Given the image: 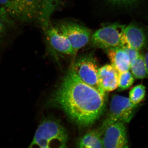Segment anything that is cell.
<instances>
[{"instance_id": "6da1fadb", "label": "cell", "mask_w": 148, "mask_h": 148, "mask_svg": "<svg viewBox=\"0 0 148 148\" xmlns=\"http://www.w3.org/2000/svg\"><path fill=\"white\" fill-rule=\"evenodd\" d=\"M106 96L82 81L71 68L46 106L62 109L77 125L93 124L104 111Z\"/></svg>"}, {"instance_id": "7a4b0ae2", "label": "cell", "mask_w": 148, "mask_h": 148, "mask_svg": "<svg viewBox=\"0 0 148 148\" xmlns=\"http://www.w3.org/2000/svg\"><path fill=\"white\" fill-rule=\"evenodd\" d=\"M56 0H0V8L18 26L41 28L50 21Z\"/></svg>"}, {"instance_id": "3957f363", "label": "cell", "mask_w": 148, "mask_h": 148, "mask_svg": "<svg viewBox=\"0 0 148 148\" xmlns=\"http://www.w3.org/2000/svg\"><path fill=\"white\" fill-rule=\"evenodd\" d=\"M68 141L66 129L58 121L48 116L40 122L29 147L66 148Z\"/></svg>"}, {"instance_id": "277c9868", "label": "cell", "mask_w": 148, "mask_h": 148, "mask_svg": "<svg viewBox=\"0 0 148 148\" xmlns=\"http://www.w3.org/2000/svg\"><path fill=\"white\" fill-rule=\"evenodd\" d=\"M137 106L132 104L129 98L114 95L111 99L108 116L99 130L103 134L106 127L112 123L116 122H129L134 116Z\"/></svg>"}, {"instance_id": "5b68a950", "label": "cell", "mask_w": 148, "mask_h": 148, "mask_svg": "<svg viewBox=\"0 0 148 148\" xmlns=\"http://www.w3.org/2000/svg\"><path fill=\"white\" fill-rule=\"evenodd\" d=\"M124 25L114 23L104 26L91 36L90 41L92 46L103 49L121 47V41Z\"/></svg>"}, {"instance_id": "8992f818", "label": "cell", "mask_w": 148, "mask_h": 148, "mask_svg": "<svg viewBox=\"0 0 148 148\" xmlns=\"http://www.w3.org/2000/svg\"><path fill=\"white\" fill-rule=\"evenodd\" d=\"M71 69L82 81L106 96V92L98 81V66L92 57L85 56L77 58L73 63Z\"/></svg>"}, {"instance_id": "52a82bcc", "label": "cell", "mask_w": 148, "mask_h": 148, "mask_svg": "<svg viewBox=\"0 0 148 148\" xmlns=\"http://www.w3.org/2000/svg\"><path fill=\"white\" fill-rule=\"evenodd\" d=\"M59 32L68 39L75 54L89 42L91 31L86 27L73 22H65L56 27Z\"/></svg>"}, {"instance_id": "ba28073f", "label": "cell", "mask_w": 148, "mask_h": 148, "mask_svg": "<svg viewBox=\"0 0 148 148\" xmlns=\"http://www.w3.org/2000/svg\"><path fill=\"white\" fill-rule=\"evenodd\" d=\"M44 34L48 49L52 53L76 55L70 42L50 22L41 28Z\"/></svg>"}, {"instance_id": "9c48e42d", "label": "cell", "mask_w": 148, "mask_h": 148, "mask_svg": "<svg viewBox=\"0 0 148 148\" xmlns=\"http://www.w3.org/2000/svg\"><path fill=\"white\" fill-rule=\"evenodd\" d=\"M124 123L116 122L104 130L102 137L103 148L128 147V141Z\"/></svg>"}, {"instance_id": "30bf717a", "label": "cell", "mask_w": 148, "mask_h": 148, "mask_svg": "<svg viewBox=\"0 0 148 148\" xmlns=\"http://www.w3.org/2000/svg\"><path fill=\"white\" fill-rule=\"evenodd\" d=\"M147 37L144 30L135 24L125 27L121 41V47L139 51L147 44Z\"/></svg>"}, {"instance_id": "8fae6325", "label": "cell", "mask_w": 148, "mask_h": 148, "mask_svg": "<svg viewBox=\"0 0 148 148\" xmlns=\"http://www.w3.org/2000/svg\"><path fill=\"white\" fill-rule=\"evenodd\" d=\"M18 25L0 8V52L11 42L16 33Z\"/></svg>"}, {"instance_id": "7c38bea8", "label": "cell", "mask_w": 148, "mask_h": 148, "mask_svg": "<svg viewBox=\"0 0 148 148\" xmlns=\"http://www.w3.org/2000/svg\"><path fill=\"white\" fill-rule=\"evenodd\" d=\"M98 81L105 92L116 90L118 86L119 73L112 64L98 69Z\"/></svg>"}, {"instance_id": "4fadbf2b", "label": "cell", "mask_w": 148, "mask_h": 148, "mask_svg": "<svg viewBox=\"0 0 148 148\" xmlns=\"http://www.w3.org/2000/svg\"><path fill=\"white\" fill-rule=\"evenodd\" d=\"M111 64L119 73L129 71L130 61L127 52L121 47L105 49Z\"/></svg>"}, {"instance_id": "5bb4252c", "label": "cell", "mask_w": 148, "mask_h": 148, "mask_svg": "<svg viewBox=\"0 0 148 148\" xmlns=\"http://www.w3.org/2000/svg\"><path fill=\"white\" fill-rule=\"evenodd\" d=\"M103 133L100 130H92L85 135L80 140L79 147L80 148H103Z\"/></svg>"}, {"instance_id": "9a60e30c", "label": "cell", "mask_w": 148, "mask_h": 148, "mask_svg": "<svg viewBox=\"0 0 148 148\" xmlns=\"http://www.w3.org/2000/svg\"><path fill=\"white\" fill-rule=\"evenodd\" d=\"M132 73L134 77L138 79L147 77L148 71L145 60V57L140 54L135 60L130 63Z\"/></svg>"}, {"instance_id": "2e32d148", "label": "cell", "mask_w": 148, "mask_h": 148, "mask_svg": "<svg viewBox=\"0 0 148 148\" xmlns=\"http://www.w3.org/2000/svg\"><path fill=\"white\" fill-rule=\"evenodd\" d=\"M145 95V87L143 84L138 85L130 91L129 98L132 104L138 105L144 100Z\"/></svg>"}, {"instance_id": "e0dca14e", "label": "cell", "mask_w": 148, "mask_h": 148, "mask_svg": "<svg viewBox=\"0 0 148 148\" xmlns=\"http://www.w3.org/2000/svg\"><path fill=\"white\" fill-rule=\"evenodd\" d=\"M135 77L129 71L119 73V90H123L129 88L133 84Z\"/></svg>"}, {"instance_id": "ac0fdd59", "label": "cell", "mask_w": 148, "mask_h": 148, "mask_svg": "<svg viewBox=\"0 0 148 148\" xmlns=\"http://www.w3.org/2000/svg\"><path fill=\"white\" fill-rule=\"evenodd\" d=\"M124 49L127 52V54H128L130 60V63L132 61L135 60L140 54V53L138 52L139 51L136 50V49H133L132 48H124Z\"/></svg>"}, {"instance_id": "d6986e66", "label": "cell", "mask_w": 148, "mask_h": 148, "mask_svg": "<svg viewBox=\"0 0 148 148\" xmlns=\"http://www.w3.org/2000/svg\"><path fill=\"white\" fill-rule=\"evenodd\" d=\"M113 3L118 5H129L136 2L138 0H108Z\"/></svg>"}, {"instance_id": "ffe728a7", "label": "cell", "mask_w": 148, "mask_h": 148, "mask_svg": "<svg viewBox=\"0 0 148 148\" xmlns=\"http://www.w3.org/2000/svg\"><path fill=\"white\" fill-rule=\"evenodd\" d=\"M145 61L146 66H147L148 71V51L147 53L146 54L145 57Z\"/></svg>"}]
</instances>
